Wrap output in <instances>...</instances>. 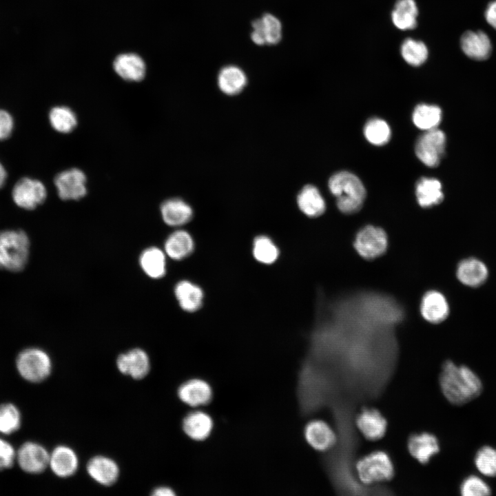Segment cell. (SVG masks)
Listing matches in <instances>:
<instances>
[{
    "label": "cell",
    "mask_w": 496,
    "mask_h": 496,
    "mask_svg": "<svg viewBox=\"0 0 496 496\" xmlns=\"http://www.w3.org/2000/svg\"><path fill=\"white\" fill-rule=\"evenodd\" d=\"M439 381L444 397L455 405L470 402L482 390V382L476 373L466 366H457L449 360L443 364Z\"/></svg>",
    "instance_id": "1"
},
{
    "label": "cell",
    "mask_w": 496,
    "mask_h": 496,
    "mask_svg": "<svg viewBox=\"0 0 496 496\" xmlns=\"http://www.w3.org/2000/svg\"><path fill=\"white\" fill-rule=\"evenodd\" d=\"M331 192L335 196L338 209L344 214H353L362 206L366 191L360 180L352 173L340 172L329 180Z\"/></svg>",
    "instance_id": "2"
},
{
    "label": "cell",
    "mask_w": 496,
    "mask_h": 496,
    "mask_svg": "<svg viewBox=\"0 0 496 496\" xmlns=\"http://www.w3.org/2000/svg\"><path fill=\"white\" fill-rule=\"evenodd\" d=\"M30 240L21 229L0 231V269L11 272L23 270L30 254Z\"/></svg>",
    "instance_id": "3"
},
{
    "label": "cell",
    "mask_w": 496,
    "mask_h": 496,
    "mask_svg": "<svg viewBox=\"0 0 496 496\" xmlns=\"http://www.w3.org/2000/svg\"><path fill=\"white\" fill-rule=\"evenodd\" d=\"M358 479L365 485L391 480L395 475L391 457L384 451L378 450L363 456L355 463Z\"/></svg>",
    "instance_id": "4"
},
{
    "label": "cell",
    "mask_w": 496,
    "mask_h": 496,
    "mask_svg": "<svg viewBox=\"0 0 496 496\" xmlns=\"http://www.w3.org/2000/svg\"><path fill=\"white\" fill-rule=\"evenodd\" d=\"M16 365L21 376L34 383L45 380L52 371L50 355L44 350L35 347L21 351L17 357Z\"/></svg>",
    "instance_id": "5"
},
{
    "label": "cell",
    "mask_w": 496,
    "mask_h": 496,
    "mask_svg": "<svg viewBox=\"0 0 496 496\" xmlns=\"http://www.w3.org/2000/svg\"><path fill=\"white\" fill-rule=\"evenodd\" d=\"M446 136L437 128L427 130L417 139L415 154L417 158L428 167H436L444 154Z\"/></svg>",
    "instance_id": "6"
},
{
    "label": "cell",
    "mask_w": 496,
    "mask_h": 496,
    "mask_svg": "<svg viewBox=\"0 0 496 496\" xmlns=\"http://www.w3.org/2000/svg\"><path fill=\"white\" fill-rule=\"evenodd\" d=\"M388 245L385 231L372 225L360 229L355 238L354 247L357 252L365 259H374L383 254Z\"/></svg>",
    "instance_id": "7"
},
{
    "label": "cell",
    "mask_w": 496,
    "mask_h": 496,
    "mask_svg": "<svg viewBox=\"0 0 496 496\" xmlns=\"http://www.w3.org/2000/svg\"><path fill=\"white\" fill-rule=\"evenodd\" d=\"M87 178L78 168H70L59 173L54 185L59 198L64 200H78L87 194Z\"/></svg>",
    "instance_id": "8"
},
{
    "label": "cell",
    "mask_w": 496,
    "mask_h": 496,
    "mask_svg": "<svg viewBox=\"0 0 496 496\" xmlns=\"http://www.w3.org/2000/svg\"><path fill=\"white\" fill-rule=\"evenodd\" d=\"M12 196L17 206L31 210L44 202L47 190L39 180L24 177L18 180L14 186Z\"/></svg>",
    "instance_id": "9"
},
{
    "label": "cell",
    "mask_w": 496,
    "mask_h": 496,
    "mask_svg": "<svg viewBox=\"0 0 496 496\" xmlns=\"http://www.w3.org/2000/svg\"><path fill=\"white\" fill-rule=\"evenodd\" d=\"M16 457L21 468L32 474L41 473L49 466L50 453L41 444L27 442L19 448Z\"/></svg>",
    "instance_id": "10"
},
{
    "label": "cell",
    "mask_w": 496,
    "mask_h": 496,
    "mask_svg": "<svg viewBox=\"0 0 496 496\" xmlns=\"http://www.w3.org/2000/svg\"><path fill=\"white\" fill-rule=\"evenodd\" d=\"M118 370L135 380L144 378L150 370V359L141 348H134L121 353L116 361Z\"/></svg>",
    "instance_id": "11"
},
{
    "label": "cell",
    "mask_w": 496,
    "mask_h": 496,
    "mask_svg": "<svg viewBox=\"0 0 496 496\" xmlns=\"http://www.w3.org/2000/svg\"><path fill=\"white\" fill-rule=\"evenodd\" d=\"M177 395L184 404L197 407L207 405L211 401L213 391L211 385L205 380L192 378L179 386Z\"/></svg>",
    "instance_id": "12"
},
{
    "label": "cell",
    "mask_w": 496,
    "mask_h": 496,
    "mask_svg": "<svg viewBox=\"0 0 496 496\" xmlns=\"http://www.w3.org/2000/svg\"><path fill=\"white\" fill-rule=\"evenodd\" d=\"M355 422L360 433L370 441L381 439L387 429L386 418L374 408L362 409L358 413Z\"/></svg>",
    "instance_id": "13"
},
{
    "label": "cell",
    "mask_w": 496,
    "mask_h": 496,
    "mask_svg": "<svg viewBox=\"0 0 496 496\" xmlns=\"http://www.w3.org/2000/svg\"><path fill=\"white\" fill-rule=\"evenodd\" d=\"M304 436L310 446L321 452L330 450L337 442L333 429L322 420L309 421L304 426Z\"/></svg>",
    "instance_id": "14"
},
{
    "label": "cell",
    "mask_w": 496,
    "mask_h": 496,
    "mask_svg": "<svg viewBox=\"0 0 496 496\" xmlns=\"http://www.w3.org/2000/svg\"><path fill=\"white\" fill-rule=\"evenodd\" d=\"M253 31L251 39L258 45H276L282 38V25L280 20L271 14H265L251 23Z\"/></svg>",
    "instance_id": "15"
},
{
    "label": "cell",
    "mask_w": 496,
    "mask_h": 496,
    "mask_svg": "<svg viewBox=\"0 0 496 496\" xmlns=\"http://www.w3.org/2000/svg\"><path fill=\"white\" fill-rule=\"evenodd\" d=\"M407 448L414 459L426 464L440 451V443L436 436L431 433H417L409 437Z\"/></svg>",
    "instance_id": "16"
},
{
    "label": "cell",
    "mask_w": 496,
    "mask_h": 496,
    "mask_svg": "<svg viewBox=\"0 0 496 496\" xmlns=\"http://www.w3.org/2000/svg\"><path fill=\"white\" fill-rule=\"evenodd\" d=\"M86 471L93 480L103 486L114 484L120 473L117 463L105 455H96L90 459Z\"/></svg>",
    "instance_id": "17"
},
{
    "label": "cell",
    "mask_w": 496,
    "mask_h": 496,
    "mask_svg": "<svg viewBox=\"0 0 496 496\" xmlns=\"http://www.w3.org/2000/svg\"><path fill=\"white\" fill-rule=\"evenodd\" d=\"M161 218L168 226L178 227L188 223L193 218L192 207L180 198H172L163 202L160 207Z\"/></svg>",
    "instance_id": "18"
},
{
    "label": "cell",
    "mask_w": 496,
    "mask_h": 496,
    "mask_svg": "<svg viewBox=\"0 0 496 496\" xmlns=\"http://www.w3.org/2000/svg\"><path fill=\"white\" fill-rule=\"evenodd\" d=\"M49 466L56 476L65 478L73 475L79 467V458L70 447L60 445L50 453Z\"/></svg>",
    "instance_id": "19"
},
{
    "label": "cell",
    "mask_w": 496,
    "mask_h": 496,
    "mask_svg": "<svg viewBox=\"0 0 496 496\" xmlns=\"http://www.w3.org/2000/svg\"><path fill=\"white\" fill-rule=\"evenodd\" d=\"M183 431L190 439L203 441L211 434L214 428L211 417L202 411H194L185 415L182 422Z\"/></svg>",
    "instance_id": "20"
},
{
    "label": "cell",
    "mask_w": 496,
    "mask_h": 496,
    "mask_svg": "<svg viewBox=\"0 0 496 496\" xmlns=\"http://www.w3.org/2000/svg\"><path fill=\"white\" fill-rule=\"evenodd\" d=\"M460 45L467 56L477 61L488 58L492 49L489 37L482 31H466L461 37Z\"/></svg>",
    "instance_id": "21"
},
{
    "label": "cell",
    "mask_w": 496,
    "mask_h": 496,
    "mask_svg": "<svg viewBox=\"0 0 496 496\" xmlns=\"http://www.w3.org/2000/svg\"><path fill=\"white\" fill-rule=\"evenodd\" d=\"M174 293L180 307L186 312H195L203 305V291L192 281L180 280L176 284Z\"/></svg>",
    "instance_id": "22"
},
{
    "label": "cell",
    "mask_w": 496,
    "mask_h": 496,
    "mask_svg": "<svg viewBox=\"0 0 496 496\" xmlns=\"http://www.w3.org/2000/svg\"><path fill=\"white\" fill-rule=\"evenodd\" d=\"M194 241L186 230L176 229L165 239L163 250L167 256L174 260H182L192 254Z\"/></svg>",
    "instance_id": "23"
},
{
    "label": "cell",
    "mask_w": 496,
    "mask_h": 496,
    "mask_svg": "<svg viewBox=\"0 0 496 496\" xmlns=\"http://www.w3.org/2000/svg\"><path fill=\"white\" fill-rule=\"evenodd\" d=\"M420 312L426 321L437 324L446 318L449 307L442 293L437 291H430L426 292L422 299Z\"/></svg>",
    "instance_id": "24"
},
{
    "label": "cell",
    "mask_w": 496,
    "mask_h": 496,
    "mask_svg": "<svg viewBox=\"0 0 496 496\" xmlns=\"http://www.w3.org/2000/svg\"><path fill=\"white\" fill-rule=\"evenodd\" d=\"M167 257L163 249L152 246L141 253L138 262L146 276L152 279H160L166 273Z\"/></svg>",
    "instance_id": "25"
},
{
    "label": "cell",
    "mask_w": 496,
    "mask_h": 496,
    "mask_svg": "<svg viewBox=\"0 0 496 496\" xmlns=\"http://www.w3.org/2000/svg\"><path fill=\"white\" fill-rule=\"evenodd\" d=\"M113 67L116 73L127 81H140L145 74V64L136 54H120L115 59Z\"/></svg>",
    "instance_id": "26"
},
{
    "label": "cell",
    "mask_w": 496,
    "mask_h": 496,
    "mask_svg": "<svg viewBox=\"0 0 496 496\" xmlns=\"http://www.w3.org/2000/svg\"><path fill=\"white\" fill-rule=\"evenodd\" d=\"M486 265L474 258L462 260L457 269V277L464 285L475 287L482 285L488 277Z\"/></svg>",
    "instance_id": "27"
},
{
    "label": "cell",
    "mask_w": 496,
    "mask_h": 496,
    "mask_svg": "<svg viewBox=\"0 0 496 496\" xmlns=\"http://www.w3.org/2000/svg\"><path fill=\"white\" fill-rule=\"evenodd\" d=\"M247 83L246 74L236 65L223 68L218 75V87L226 95L234 96L240 94Z\"/></svg>",
    "instance_id": "28"
},
{
    "label": "cell",
    "mask_w": 496,
    "mask_h": 496,
    "mask_svg": "<svg viewBox=\"0 0 496 496\" xmlns=\"http://www.w3.org/2000/svg\"><path fill=\"white\" fill-rule=\"evenodd\" d=\"M297 204L300 210L311 218L322 215L326 209L323 197L318 188L312 185L304 186L299 192Z\"/></svg>",
    "instance_id": "29"
},
{
    "label": "cell",
    "mask_w": 496,
    "mask_h": 496,
    "mask_svg": "<svg viewBox=\"0 0 496 496\" xmlns=\"http://www.w3.org/2000/svg\"><path fill=\"white\" fill-rule=\"evenodd\" d=\"M418 8L415 0H397L391 12L393 25L401 30L416 27Z\"/></svg>",
    "instance_id": "30"
},
{
    "label": "cell",
    "mask_w": 496,
    "mask_h": 496,
    "mask_svg": "<svg viewBox=\"0 0 496 496\" xmlns=\"http://www.w3.org/2000/svg\"><path fill=\"white\" fill-rule=\"evenodd\" d=\"M442 184L435 178H422L416 185L415 194L419 205L430 207L440 203L444 194Z\"/></svg>",
    "instance_id": "31"
},
{
    "label": "cell",
    "mask_w": 496,
    "mask_h": 496,
    "mask_svg": "<svg viewBox=\"0 0 496 496\" xmlns=\"http://www.w3.org/2000/svg\"><path fill=\"white\" fill-rule=\"evenodd\" d=\"M442 119V110L436 105L420 104L413 113V121L420 129L430 130L439 125Z\"/></svg>",
    "instance_id": "32"
},
{
    "label": "cell",
    "mask_w": 496,
    "mask_h": 496,
    "mask_svg": "<svg viewBox=\"0 0 496 496\" xmlns=\"http://www.w3.org/2000/svg\"><path fill=\"white\" fill-rule=\"evenodd\" d=\"M51 126L60 133H70L76 127L78 120L76 115L67 106H55L49 113Z\"/></svg>",
    "instance_id": "33"
},
{
    "label": "cell",
    "mask_w": 496,
    "mask_h": 496,
    "mask_svg": "<svg viewBox=\"0 0 496 496\" xmlns=\"http://www.w3.org/2000/svg\"><path fill=\"white\" fill-rule=\"evenodd\" d=\"M400 54L409 65L420 66L426 61L428 50L424 42L406 38L401 44Z\"/></svg>",
    "instance_id": "34"
},
{
    "label": "cell",
    "mask_w": 496,
    "mask_h": 496,
    "mask_svg": "<svg viewBox=\"0 0 496 496\" xmlns=\"http://www.w3.org/2000/svg\"><path fill=\"white\" fill-rule=\"evenodd\" d=\"M252 254L258 262L264 265H271L277 260L280 251L269 237L260 235L254 240Z\"/></svg>",
    "instance_id": "35"
},
{
    "label": "cell",
    "mask_w": 496,
    "mask_h": 496,
    "mask_svg": "<svg viewBox=\"0 0 496 496\" xmlns=\"http://www.w3.org/2000/svg\"><path fill=\"white\" fill-rule=\"evenodd\" d=\"M364 133L369 142L375 145H384L391 138L389 126L380 118L370 119L364 126Z\"/></svg>",
    "instance_id": "36"
},
{
    "label": "cell",
    "mask_w": 496,
    "mask_h": 496,
    "mask_svg": "<svg viewBox=\"0 0 496 496\" xmlns=\"http://www.w3.org/2000/svg\"><path fill=\"white\" fill-rule=\"evenodd\" d=\"M21 423V413L17 406L10 403L0 405L1 433L10 434L17 431Z\"/></svg>",
    "instance_id": "37"
},
{
    "label": "cell",
    "mask_w": 496,
    "mask_h": 496,
    "mask_svg": "<svg viewBox=\"0 0 496 496\" xmlns=\"http://www.w3.org/2000/svg\"><path fill=\"white\" fill-rule=\"evenodd\" d=\"M475 464L483 475L496 477V449L488 446L482 447L476 453Z\"/></svg>",
    "instance_id": "38"
},
{
    "label": "cell",
    "mask_w": 496,
    "mask_h": 496,
    "mask_svg": "<svg viewBox=\"0 0 496 496\" xmlns=\"http://www.w3.org/2000/svg\"><path fill=\"white\" fill-rule=\"evenodd\" d=\"M463 496H484L491 493L488 484L477 476L471 475L466 478L460 486Z\"/></svg>",
    "instance_id": "39"
},
{
    "label": "cell",
    "mask_w": 496,
    "mask_h": 496,
    "mask_svg": "<svg viewBox=\"0 0 496 496\" xmlns=\"http://www.w3.org/2000/svg\"><path fill=\"white\" fill-rule=\"evenodd\" d=\"M16 453L13 446L0 439V471L10 468L14 462Z\"/></svg>",
    "instance_id": "40"
},
{
    "label": "cell",
    "mask_w": 496,
    "mask_h": 496,
    "mask_svg": "<svg viewBox=\"0 0 496 496\" xmlns=\"http://www.w3.org/2000/svg\"><path fill=\"white\" fill-rule=\"evenodd\" d=\"M12 116L6 110L0 109V141L8 138L13 129Z\"/></svg>",
    "instance_id": "41"
},
{
    "label": "cell",
    "mask_w": 496,
    "mask_h": 496,
    "mask_svg": "<svg viewBox=\"0 0 496 496\" xmlns=\"http://www.w3.org/2000/svg\"><path fill=\"white\" fill-rule=\"evenodd\" d=\"M485 17L487 22L496 29V1L488 5L485 12Z\"/></svg>",
    "instance_id": "42"
},
{
    "label": "cell",
    "mask_w": 496,
    "mask_h": 496,
    "mask_svg": "<svg viewBox=\"0 0 496 496\" xmlns=\"http://www.w3.org/2000/svg\"><path fill=\"white\" fill-rule=\"evenodd\" d=\"M154 496H174L176 495L173 489L167 486H158L153 492Z\"/></svg>",
    "instance_id": "43"
},
{
    "label": "cell",
    "mask_w": 496,
    "mask_h": 496,
    "mask_svg": "<svg viewBox=\"0 0 496 496\" xmlns=\"http://www.w3.org/2000/svg\"><path fill=\"white\" fill-rule=\"evenodd\" d=\"M7 177V174L5 168L0 163V188L4 185Z\"/></svg>",
    "instance_id": "44"
}]
</instances>
